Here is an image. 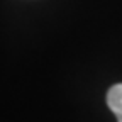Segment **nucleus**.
I'll return each instance as SVG.
<instances>
[{"mask_svg": "<svg viewBox=\"0 0 122 122\" xmlns=\"http://www.w3.org/2000/svg\"><path fill=\"white\" fill-rule=\"evenodd\" d=\"M107 105L114 112L119 122H122V83L114 85L107 92Z\"/></svg>", "mask_w": 122, "mask_h": 122, "instance_id": "obj_1", "label": "nucleus"}]
</instances>
